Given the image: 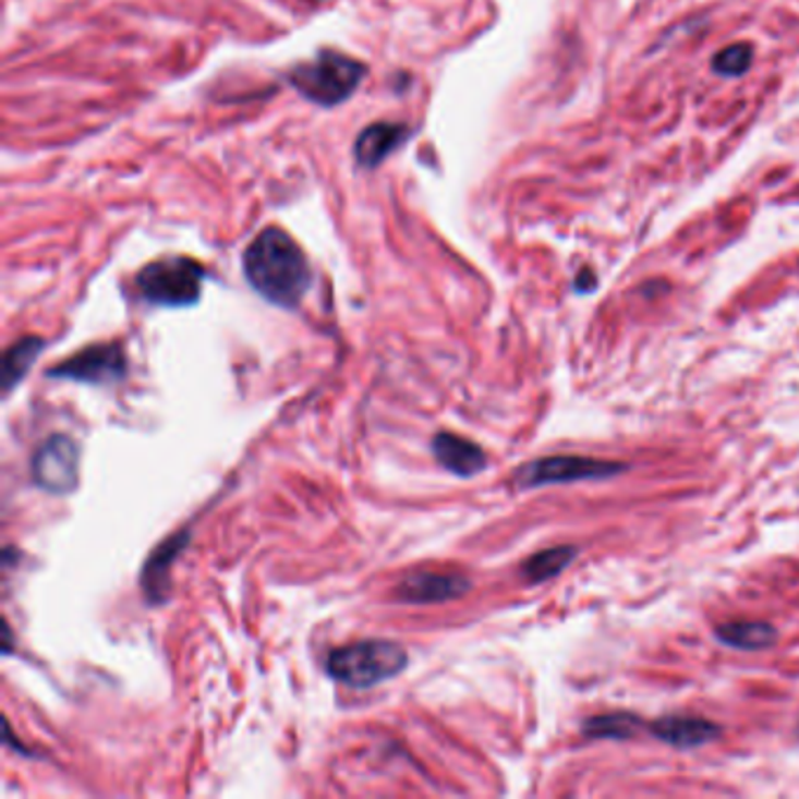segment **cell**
<instances>
[{
  "label": "cell",
  "instance_id": "1",
  "mask_svg": "<svg viewBox=\"0 0 799 799\" xmlns=\"http://www.w3.org/2000/svg\"><path fill=\"white\" fill-rule=\"evenodd\" d=\"M244 275L265 301L279 307H298L312 287L310 263L291 234L265 228L244 252Z\"/></svg>",
  "mask_w": 799,
  "mask_h": 799
},
{
  "label": "cell",
  "instance_id": "2",
  "mask_svg": "<svg viewBox=\"0 0 799 799\" xmlns=\"http://www.w3.org/2000/svg\"><path fill=\"white\" fill-rule=\"evenodd\" d=\"M405 664H409V656L397 642L359 640L328 656L326 670L342 685L368 689L399 676Z\"/></svg>",
  "mask_w": 799,
  "mask_h": 799
},
{
  "label": "cell",
  "instance_id": "3",
  "mask_svg": "<svg viewBox=\"0 0 799 799\" xmlns=\"http://www.w3.org/2000/svg\"><path fill=\"white\" fill-rule=\"evenodd\" d=\"M364 75L366 66L362 61L326 50L307 64L295 66L289 75V83L312 104L336 106L352 97L354 89L362 85Z\"/></svg>",
  "mask_w": 799,
  "mask_h": 799
},
{
  "label": "cell",
  "instance_id": "4",
  "mask_svg": "<svg viewBox=\"0 0 799 799\" xmlns=\"http://www.w3.org/2000/svg\"><path fill=\"white\" fill-rule=\"evenodd\" d=\"M205 277L207 273L199 263L174 256L146 265L136 275V289L153 305L187 307L199 301Z\"/></svg>",
  "mask_w": 799,
  "mask_h": 799
},
{
  "label": "cell",
  "instance_id": "5",
  "mask_svg": "<svg viewBox=\"0 0 799 799\" xmlns=\"http://www.w3.org/2000/svg\"><path fill=\"white\" fill-rule=\"evenodd\" d=\"M626 472V464L607 462L595 458H579V456H556L542 458L535 462H528L516 472V483L521 488H540V485L554 483H574V481H591V479H607Z\"/></svg>",
  "mask_w": 799,
  "mask_h": 799
},
{
  "label": "cell",
  "instance_id": "6",
  "mask_svg": "<svg viewBox=\"0 0 799 799\" xmlns=\"http://www.w3.org/2000/svg\"><path fill=\"white\" fill-rule=\"evenodd\" d=\"M77 446L71 436H50L34 458V481L43 491L66 495L77 485Z\"/></svg>",
  "mask_w": 799,
  "mask_h": 799
},
{
  "label": "cell",
  "instance_id": "7",
  "mask_svg": "<svg viewBox=\"0 0 799 799\" xmlns=\"http://www.w3.org/2000/svg\"><path fill=\"white\" fill-rule=\"evenodd\" d=\"M124 354L120 344L106 342V344H94V348L83 350L66 359L64 364L50 371L55 378H66L75 383H87V385H113L124 375Z\"/></svg>",
  "mask_w": 799,
  "mask_h": 799
},
{
  "label": "cell",
  "instance_id": "8",
  "mask_svg": "<svg viewBox=\"0 0 799 799\" xmlns=\"http://www.w3.org/2000/svg\"><path fill=\"white\" fill-rule=\"evenodd\" d=\"M472 586L462 574L446 572H420L405 577L397 589V595L405 603H444L450 598H460Z\"/></svg>",
  "mask_w": 799,
  "mask_h": 799
},
{
  "label": "cell",
  "instance_id": "9",
  "mask_svg": "<svg viewBox=\"0 0 799 799\" xmlns=\"http://www.w3.org/2000/svg\"><path fill=\"white\" fill-rule=\"evenodd\" d=\"M409 138V128L399 122H375L359 134L354 144V158L359 167L373 169L383 165L403 141Z\"/></svg>",
  "mask_w": 799,
  "mask_h": 799
},
{
  "label": "cell",
  "instance_id": "10",
  "mask_svg": "<svg viewBox=\"0 0 799 799\" xmlns=\"http://www.w3.org/2000/svg\"><path fill=\"white\" fill-rule=\"evenodd\" d=\"M652 734L673 748H699L715 741L719 736V727L703 717L668 715L656 719L652 725Z\"/></svg>",
  "mask_w": 799,
  "mask_h": 799
},
{
  "label": "cell",
  "instance_id": "11",
  "mask_svg": "<svg viewBox=\"0 0 799 799\" xmlns=\"http://www.w3.org/2000/svg\"><path fill=\"white\" fill-rule=\"evenodd\" d=\"M432 448H434L436 460L441 462V467H446L448 472L462 476V479L476 476L485 469V462H488L485 460V452L474 441H467V438L458 434H450V432L436 434Z\"/></svg>",
  "mask_w": 799,
  "mask_h": 799
},
{
  "label": "cell",
  "instance_id": "12",
  "mask_svg": "<svg viewBox=\"0 0 799 799\" xmlns=\"http://www.w3.org/2000/svg\"><path fill=\"white\" fill-rule=\"evenodd\" d=\"M715 635L736 650H766L778 640V631L766 621H729L717 626Z\"/></svg>",
  "mask_w": 799,
  "mask_h": 799
},
{
  "label": "cell",
  "instance_id": "13",
  "mask_svg": "<svg viewBox=\"0 0 799 799\" xmlns=\"http://www.w3.org/2000/svg\"><path fill=\"white\" fill-rule=\"evenodd\" d=\"M43 340L40 338H22L20 342H14L12 348L5 352L3 356V378H0V383H3V389L10 391L14 385H17L24 375L28 373V368L34 366V362L38 359L40 350H43Z\"/></svg>",
  "mask_w": 799,
  "mask_h": 799
},
{
  "label": "cell",
  "instance_id": "14",
  "mask_svg": "<svg viewBox=\"0 0 799 799\" xmlns=\"http://www.w3.org/2000/svg\"><path fill=\"white\" fill-rule=\"evenodd\" d=\"M574 556H577V546H570V544L544 548V552H540V554H535V556L525 560L523 574H525V579H530V582H535V584L546 582V579H552L558 572L566 570L570 562L574 560Z\"/></svg>",
  "mask_w": 799,
  "mask_h": 799
},
{
  "label": "cell",
  "instance_id": "15",
  "mask_svg": "<svg viewBox=\"0 0 799 799\" xmlns=\"http://www.w3.org/2000/svg\"><path fill=\"white\" fill-rule=\"evenodd\" d=\"M642 727L640 719L631 713H605L595 715L584 723V734L591 739H631Z\"/></svg>",
  "mask_w": 799,
  "mask_h": 799
},
{
  "label": "cell",
  "instance_id": "16",
  "mask_svg": "<svg viewBox=\"0 0 799 799\" xmlns=\"http://www.w3.org/2000/svg\"><path fill=\"white\" fill-rule=\"evenodd\" d=\"M185 544V537H179V540H169L165 542L158 552H155L148 560V566L144 570V584H146V591L148 595H165L167 591V572H169V566L171 560L177 558L179 548Z\"/></svg>",
  "mask_w": 799,
  "mask_h": 799
},
{
  "label": "cell",
  "instance_id": "17",
  "mask_svg": "<svg viewBox=\"0 0 799 799\" xmlns=\"http://www.w3.org/2000/svg\"><path fill=\"white\" fill-rule=\"evenodd\" d=\"M753 64V47L748 43H736L717 52L713 59V71L725 77H741Z\"/></svg>",
  "mask_w": 799,
  "mask_h": 799
},
{
  "label": "cell",
  "instance_id": "18",
  "mask_svg": "<svg viewBox=\"0 0 799 799\" xmlns=\"http://www.w3.org/2000/svg\"><path fill=\"white\" fill-rule=\"evenodd\" d=\"M574 289H577L579 293L593 291V289H595V275H593L589 268H584L582 273L577 275V279H574Z\"/></svg>",
  "mask_w": 799,
  "mask_h": 799
}]
</instances>
